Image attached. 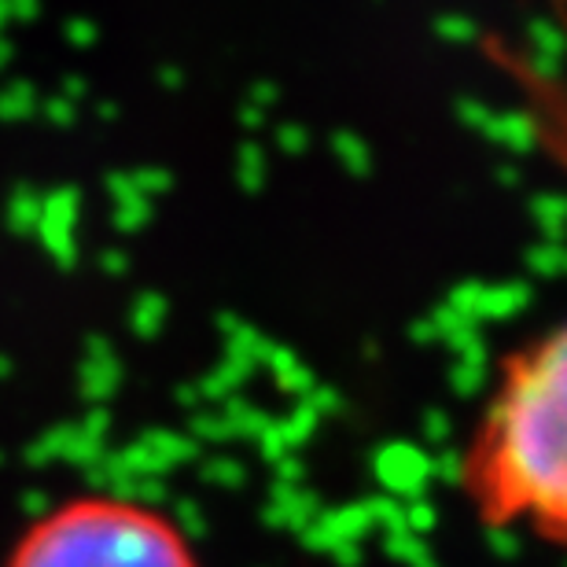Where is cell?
<instances>
[{
  "label": "cell",
  "mask_w": 567,
  "mask_h": 567,
  "mask_svg": "<svg viewBox=\"0 0 567 567\" xmlns=\"http://www.w3.org/2000/svg\"><path fill=\"white\" fill-rule=\"evenodd\" d=\"M8 567H196V557L155 508L82 497L33 524Z\"/></svg>",
  "instance_id": "cell-2"
},
{
  "label": "cell",
  "mask_w": 567,
  "mask_h": 567,
  "mask_svg": "<svg viewBox=\"0 0 567 567\" xmlns=\"http://www.w3.org/2000/svg\"><path fill=\"white\" fill-rule=\"evenodd\" d=\"M457 483L486 530L567 553V317L502 358Z\"/></svg>",
  "instance_id": "cell-1"
}]
</instances>
